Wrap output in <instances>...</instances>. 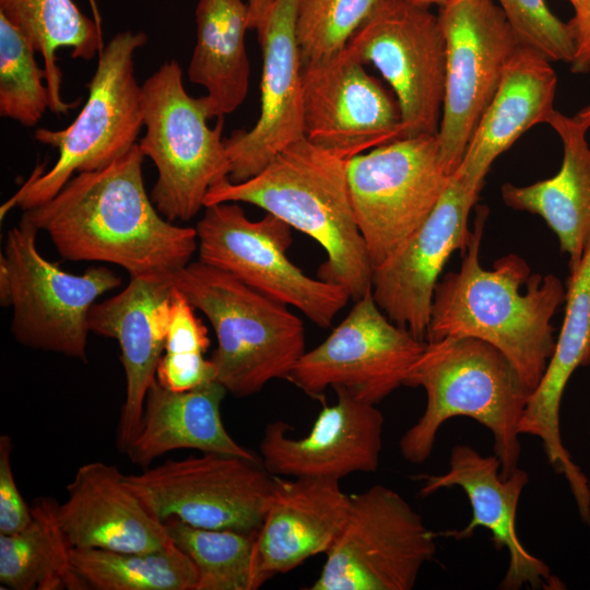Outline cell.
<instances>
[{
	"label": "cell",
	"mask_w": 590,
	"mask_h": 590,
	"mask_svg": "<svg viewBox=\"0 0 590 590\" xmlns=\"http://www.w3.org/2000/svg\"><path fill=\"white\" fill-rule=\"evenodd\" d=\"M139 144L109 165L75 174L47 202L24 211L61 257L123 268L130 278L170 280L198 250L194 227L165 219L146 192Z\"/></svg>",
	"instance_id": "1"
},
{
	"label": "cell",
	"mask_w": 590,
	"mask_h": 590,
	"mask_svg": "<svg viewBox=\"0 0 590 590\" xmlns=\"http://www.w3.org/2000/svg\"><path fill=\"white\" fill-rule=\"evenodd\" d=\"M487 209L477 206L470 243L458 271L437 282L427 341L470 337L499 350L532 392L555 347L552 318L566 290L553 275L532 273L521 257L510 253L492 269L480 262Z\"/></svg>",
	"instance_id": "2"
},
{
	"label": "cell",
	"mask_w": 590,
	"mask_h": 590,
	"mask_svg": "<svg viewBox=\"0 0 590 590\" xmlns=\"http://www.w3.org/2000/svg\"><path fill=\"white\" fill-rule=\"evenodd\" d=\"M223 202L259 206L312 238L327 255L318 278L344 287L352 300L371 290L374 267L354 215L347 160L302 138L249 179L214 184L204 208Z\"/></svg>",
	"instance_id": "3"
},
{
	"label": "cell",
	"mask_w": 590,
	"mask_h": 590,
	"mask_svg": "<svg viewBox=\"0 0 590 590\" xmlns=\"http://www.w3.org/2000/svg\"><path fill=\"white\" fill-rule=\"evenodd\" d=\"M404 386L422 387L427 397L424 413L399 441L406 461L425 462L439 427L452 417L468 416L492 432L502 477L518 468L519 422L531 391L495 346L470 337L427 341Z\"/></svg>",
	"instance_id": "4"
},
{
	"label": "cell",
	"mask_w": 590,
	"mask_h": 590,
	"mask_svg": "<svg viewBox=\"0 0 590 590\" xmlns=\"http://www.w3.org/2000/svg\"><path fill=\"white\" fill-rule=\"evenodd\" d=\"M170 282L212 324L217 346L210 359L216 381L231 394L252 396L287 378L306 352L302 319L232 274L198 260Z\"/></svg>",
	"instance_id": "5"
},
{
	"label": "cell",
	"mask_w": 590,
	"mask_h": 590,
	"mask_svg": "<svg viewBox=\"0 0 590 590\" xmlns=\"http://www.w3.org/2000/svg\"><path fill=\"white\" fill-rule=\"evenodd\" d=\"M148 42L143 32L117 33L98 54L88 95L76 118L64 129L38 128L36 141L58 150V160L31 178L0 208V219L13 208H36L57 194L78 173L101 169L134 144L143 127L142 87L134 73V54Z\"/></svg>",
	"instance_id": "6"
},
{
	"label": "cell",
	"mask_w": 590,
	"mask_h": 590,
	"mask_svg": "<svg viewBox=\"0 0 590 590\" xmlns=\"http://www.w3.org/2000/svg\"><path fill=\"white\" fill-rule=\"evenodd\" d=\"M141 87L145 133L138 144L158 173L150 197L165 219L187 222L204 208L209 189L228 177L224 117L208 125L209 106L187 93L176 60L160 66Z\"/></svg>",
	"instance_id": "7"
},
{
	"label": "cell",
	"mask_w": 590,
	"mask_h": 590,
	"mask_svg": "<svg viewBox=\"0 0 590 590\" xmlns=\"http://www.w3.org/2000/svg\"><path fill=\"white\" fill-rule=\"evenodd\" d=\"M38 229L23 215L0 256V302L11 306V332L21 344L86 362L88 315L121 279L106 267L71 274L42 256Z\"/></svg>",
	"instance_id": "8"
},
{
	"label": "cell",
	"mask_w": 590,
	"mask_h": 590,
	"mask_svg": "<svg viewBox=\"0 0 590 590\" xmlns=\"http://www.w3.org/2000/svg\"><path fill=\"white\" fill-rule=\"evenodd\" d=\"M194 228L200 261L295 307L319 327H330L351 299L344 287L311 278L290 260L292 227L273 214L251 221L238 202L216 203L205 206Z\"/></svg>",
	"instance_id": "9"
},
{
	"label": "cell",
	"mask_w": 590,
	"mask_h": 590,
	"mask_svg": "<svg viewBox=\"0 0 590 590\" xmlns=\"http://www.w3.org/2000/svg\"><path fill=\"white\" fill-rule=\"evenodd\" d=\"M450 176L437 134L404 137L347 161L354 215L374 268L423 224Z\"/></svg>",
	"instance_id": "10"
},
{
	"label": "cell",
	"mask_w": 590,
	"mask_h": 590,
	"mask_svg": "<svg viewBox=\"0 0 590 590\" xmlns=\"http://www.w3.org/2000/svg\"><path fill=\"white\" fill-rule=\"evenodd\" d=\"M436 534L396 491L351 496L345 524L311 590H411L437 550Z\"/></svg>",
	"instance_id": "11"
},
{
	"label": "cell",
	"mask_w": 590,
	"mask_h": 590,
	"mask_svg": "<svg viewBox=\"0 0 590 590\" xmlns=\"http://www.w3.org/2000/svg\"><path fill=\"white\" fill-rule=\"evenodd\" d=\"M446 40V82L437 140L452 175L521 44L495 0H450L439 8Z\"/></svg>",
	"instance_id": "12"
},
{
	"label": "cell",
	"mask_w": 590,
	"mask_h": 590,
	"mask_svg": "<svg viewBox=\"0 0 590 590\" xmlns=\"http://www.w3.org/2000/svg\"><path fill=\"white\" fill-rule=\"evenodd\" d=\"M347 46L392 87L404 137L437 134L446 82L438 14L411 0H380Z\"/></svg>",
	"instance_id": "13"
},
{
	"label": "cell",
	"mask_w": 590,
	"mask_h": 590,
	"mask_svg": "<svg viewBox=\"0 0 590 590\" xmlns=\"http://www.w3.org/2000/svg\"><path fill=\"white\" fill-rule=\"evenodd\" d=\"M126 481L160 520L176 518L204 529L257 532L273 475L258 462L202 452L167 460Z\"/></svg>",
	"instance_id": "14"
},
{
	"label": "cell",
	"mask_w": 590,
	"mask_h": 590,
	"mask_svg": "<svg viewBox=\"0 0 590 590\" xmlns=\"http://www.w3.org/2000/svg\"><path fill=\"white\" fill-rule=\"evenodd\" d=\"M425 346L385 315L370 290L321 344L303 354L286 379L310 396L331 387L376 404L404 385Z\"/></svg>",
	"instance_id": "15"
},
{
	"label": "cell",
	"mask_w": 590,
	"mask_h": 590,
	"mask_svg": "<svg viewBox=\"0 0 590 590\" xmlns=\"http://www.w3.org/2000/svg\"><path fill=\"white\" fill-rule=\"evenodd\" d=\"M346 46L302 67L304 138L343 160L404 138L400 107Z\"/></svg>",
	"instance_id": "16"
},
{
	"label": "cell",
	"mask_w": 590,
	"mask_h": 590,
	"mask_svg": "<svg viewBox=\"0 0 590 590\" xmlns=\"http://www.w3.org/2000/svg\"><path fill=\"white\" fill-rule=\"evenodd\" d=\"M480 191L452 174L423 224L374 268L375 302L392 322L421 340L427 335L434 291L447 260L470 243L468 221Z\"/></svg>",
	"instance_id": "17"
},
{
	"label": "cell",
	"mask_w": 590,
	"mask_h": 590,
	"mask_svg": "<svg viewBox=\"0 0 590 590\" xmlns=\"http://www.w3.org/2000/svg\"><path fill=\"white\" fill-rule=\"evenodd\" d=\"M297 1L274 0L258 37L262 50L260 114L249 131L235 130L224 139L233 182L255 176L283 149L304 138Z\"/></svg>",
	"instance_id": "18"
},
{
	"label": "cell",
	"mask_w": 590,
	"mask_h": 590,
	"mask_svg": "<svg viewBox=\"0 0 590 590\" xmlns=\"http://www.w3.org/2000/svg\"><path fill=\"white\" fill-rule=\"evenodd\" d=\"M337 402L324 406L310 432L287 435L283 421L267 425L260 441L263 468L291 477L339 480L356 472H375L382 448L384 415L375 404L337 389Z\"/></svg>",
	"instance_id": "19"
},
{
	"label": "cell",
	"mask_w": 590,
	"mask_h": 590,
	"mask_svg": "<svg viewBox=\"0 0 590 590\" xmlns=\"http://www.w3.org/2000/svg\"><path fill=\"white\" fill-rule=\"evenodd\" d=\"M502 463L494 456H483L467 445L451 449L449 470L444 474H424L420 495L429 496L442 488L461 487L471 504L472 519L461 530L446 532L456 540L469 539L476 528H486L497 551L509 554L507 571L499 585L504 590L521 588L558 590L564 583L552 575L550 567L532 555L517 532V509L521 493L529 482L528 473L516 468L506 479Z\"/></svg>",
	"instance_id": "20"
},
{
	"label": "cell",
	"mask_w": 590,
	"mask_h": 590,
	"mask_svg": "<svg viewBox=\"0 0 590 590\" xmlns=\"http://www.w3.org/2000/svg\"><path fill=\"white\" fill-rule=\"evenodd\" d=\"M350 506L351 496L339 480L273 475L255 542L257 589L309 557L326 554L340 535Z\"/></svg>",
	"instance_id": "21"
},
{
	"label": "cell",
	"mask_w": 590,
	"mask_h": 590,
	"mask_svg": "<svg viewBox=\"0 0 590 590\" xmlns=\"http://www.w3.org/2000/svg\"><path fill=\"white\" fill-rule=\"evenodd\" d=\"M174 286L170 280L130 278L117 295L95 303L90 331L114 338L120 347L126 397L117 426V447L126 451L137 437L148 390L165 349Z\"/></svg>",
	"instance_id": "22"
},
{
	"label": "cell",
	"mask_w": 590,
	"mask_h": 590,
	"mask_svg": "<svg viewBox=\"0 0 590 590\" xmlns=\"http://www.w3.org/2000/svg\"><path fill=\"white\" fill-rule=\"evenodd\" d=\"M569 273L560 332L542 379L528 399L519 433L542 441L548 463L556 473L564 474L579 514L586 516L590 511L589 481L563 444L559 410L573 373L590 365V244Z\"/></svg>",
	"instance_id": "23"
},
{
	"label": "cell",
	"mask_w": 590,
	"mask_h": 590,
	"mask_svg": "<svg viewBox=\"0 0 590 590\" xmlns=\"http://www.w3.org/2000/svg\"><path fill=\"white\" fill-rule=\"evenodd\" d=\"M58 505L60 526L74 548L148 552L173 543L155 517L113 464H82Z\"/></svg>",
	"instance_id": "24"
},
{
	"label": "cell",
	"mask_w": 590,
	"mask_h": 590,
	"mask_svg": "<svg viewBox=\"0 0 590 590\" xmlns=\"http://www.w3.org/2000/svg\"><path fill=\"white\" fill-rule=\"evenodd\" d=\"M545 56L520 44L481 116L462 162L453 173L470 187L482 189L493 162L527 130L547 123L554 113L557 75Z\"/></svg>",
	"instance_id": "25"
},
{
	"label": "cell",
	"mask_w": 590,
	"mask_h": 590,
	"mask_svg": "<svg viewBox=\"0 0 590 590\" xmlns=\"http://www.w3.org/2000/svg\"><path fill=\"white\" fill-rule=\"evenodd\" d=\"M226 389L216 380L187 391H172L155 379L148 390L140 430L125 451L133 464L149 468L176 449L241 457L257 456L227 433L221 416Z\"/></svg>",
	"instance_id": "26"
},
{
	"label": "cell",
	"mask_w": 590,
	"mask_h": 590,
	"mask_svg": "<svg viewBox=\"0 0 590 590\" xmlns=\"http://www.w3.org/2000/svg\"><path fill=\"white\" fill-rule=\"evenodd\" d=\"M547 123L563 144L559 170L529 186L505 184L506 205L541 216L568 256L569 272L577 268L590 244V146L588 129L576 117L554 110Z\"/></svg>",
	"instance_id": "27"
},
{
	"label": "cell",
	"mask_w": 590,
	"mask_h": 590,
	"mask_svg": "<svg viewBox=\"0 0 590 590\" xmlns=\"http://www.w3.org/2000/svg\"><path fill=\"white\" fill-rule=\"evenodd\" d=\"M194 16L196 45L188 78L206 91L203 97L211 118L225 117L244 103L248 93V5L243 0H198Z\"/></svg>",
	"instance_id": "28"
},
{
	"label": "cell",
	"mask_w": 590,
	"mask_h": 590,
	"mask_svg": "<svg viewBox=\"0 0 590 590\" xmlns=\"http://www.w3.org/2000/svg\"><path fill=\"white\" fill-rule=\"evenodd\" d=\"M51 498L32 506V521L14 534H0V582L13 590H86L72 560V545Z\"/></svg>",
	"instance_id": "29"
},
{
	"label": "cell",
	"mask_w": 590,
	"mask_h": 590,
	"mask_svg": "<svg viewBox=\"0 0 590 590\" xmlns=\"http://www.w3.org/2000/svg\"><path fill=\"white\" fill-rule=\"evenodd\" d=\"M0 14L40 54L49 91V110L67 114L79 102L69 104L61 97L62 72L57 51L70 48L72 58L91 60L104 47L98 22L86 16L73 0H0Z\"/></svg>",
	"instance_id": "30"
},
{
	"label": "cell",
	"mask_w": 590,
	"mask_h": 590,
	"mask_svg": "<svg viewBox=\"0 0 590 590\" xmlns=\"http://www.w3.org/2000/svg\"><path fill=\"white\" fill-rule=\"evenodd\" d=\"M71 560L87 589L196 590L197 569L174 542L148 552L72 548Z\"/></svg>",
	"instance_id": "31"
},
{
	"label": "cell",
	"mask_w": 590,
	"mask_h": 590,
	"mask_svg": "<svg viewBox=\"0 0 590 590\" xmlns=\"http://www.w3.org/2000/svg\"><path fill=\"white\" fill-rule=\"evenodd\" d=\"M170 540L194 564L196 590H256L257 532L204 529L176 518L164 521Z\"/></svg>",
	"instance_id": "32"
},
{
	"label": "cell",
	"mask_w": 590,
	"mask_h": 590,
	"mask_svg": "<svg viewBox=\"0 0 590 590\" xmlns=\"http://www.w3.org/2000/svg\"><path fill=\"white\" fill-rule=\"evenodd\" d=\"M24 34L0 14V115L34 127L50 109L46 73Z\"/></svg>",
	"instance_id": "33"
},
{
	"label": "cell",
	"mask_w": 590,
	"mask_h": 590,
	"mask_svg": "<svg viewBox=\"0 0 590 590\" xmlns=\"http://www.w3.org/2000/svg\"><path fill=\"white\" fill-rule=\"evenodd\" d=\"M210 346L208 329L194 308L174 287L164 353L157 381L172 391H187L216 380V368L204 357Z\"/></svg>",
	"instance_id": "34"
},
{
	"label": "cell",
	"mask_w": 590,
	"mask_h": 590,
	"mask_svg": "<svg viewBox=\"0 0 590 590\" xmlns=\"http://www.w3.org/2000/svg\"><path fill=\"white\" fill-rule=\"evenodd\" d=\"M380 0H298L296 37L302 67L343 50Z\"/></svg>",
	"instance_id": "35"
},
{
	"label": "cell",
	"mask_w": 590,
	"mask_h": 590,
	"mask_svg": "<svg viewBox=\"0 0 590 590\" xmlns=\"http://www.w3.org/2000/svg\"><path fill=\"white\" fill-rule=\"evenodd\" d=\"M521 44L550 61L569 63L574 45L568 24L547 8L545 0H496Z\"/></svg>",
	"instance_id": "36"
},
{
	"label": "cell",
	"mask_w": 590,
	"mask_h": 590,
	"mask_svg": "<svg viewBox=\"0 0 590 590\" xmlns=\"http://www.w3.org/2000/svg\"><path fill=\"white\" fill-rule=\"evenodd\" d=\"M13 442L9 435L0 436V534H14L24 530L32 521L28 507L16 485L11 453Z\"/></svg>",
	"instance_id": "37"
},
{
	"label": "cell",
	"mask_w": 590,
	"mask_h": 590,
	"mask_svg": "<svg viewBox=\"0 0 590 590\" xmlns=\"http://www.w3.org/2000/svg\"><path fill=\"white\" fill-rule=\"evenodd\" d=\"M574 10L567 22L574 45L569 66L573 73L586 74L590 71V0H578Z\"/></svg>",
	"instance_id": "38"
},
{
	"label": "cell",
	"mask_w": 590,
	"mask_h": 590,
	"mask_svg": "<svg viewBox=\"0 0 590 590\" xmlns=\"http://www.w3.org/2000/svg\"><path fill=\"white\" fill-rule=\"evenodd\" d=\"M248 27L260 37L271 15L274 0H248Z\"/></svg>",
	"instance_id": "39"
},
{
	"label": "cell",
	"mask_w": 590,
	"mask_h": 590,
	"mask_svg": "<svg viewBox=\"0 0 590 590\" xmlns=\"http://www.w3.org/2000/svg\"><path fill=\"white\" fill-rule=\"evenodd\" d=\"M575 117L583 127L590 129V105L579 110Z\"/></svg>",
	"instance_id": "40"
},
{
	"label": "cell",
	"mask_w": 590,
	"mask_h": 590,
	"mask_svg": "<svg viewBox=\"0 0 590 590\" xmlns=\"http://www.w3.org/2000/svg\"><path fill=\"white\" fill-rule=\"evenodd\" d=\"M411 1L416 4L427 7V8H429L430 5H438L440 8L445 5L447 2H449L450 0H411Z\"/></svg>",
	"instance_id": "41"
},
{
	"label": "cell",
	"mask_w": 590,
	"mask_h": 590,
	"mask_svg": "<svg viewBox=\"0 0 590 590\" xmlns=\"http://www.w3.org/2000/svg\"><path fill=\"white\" fill-rule=\"evenodd\" d=\"M567 1H569L570 4L574 7L577 3L578 0H567Z\"/></svg>",
	"instance_id": "42"
},
{
	"label": "cell",
	"mask_w": 590,
	"mask_h": 590,
	"mask_svg": "<svg viewBox=\"0 0 590 590\" xmlns=\"http://www.w3.org/2000/svg\"><path fill=\"white\" fill-rule=\"evenodd\" d=\"M589 433H590V430H589ZM589 492H590V483H589ZM588 524H590V520H589V523H588Z\"/></svg>",
	"instance_id": "43"
}]
</instances>
